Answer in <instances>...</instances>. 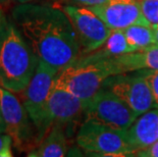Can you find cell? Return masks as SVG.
Wrapping results in <instances>:
<instances>
[{
  "label": "cell",
  "instance_id": "cell-1",
  "mask_svg": "<svg viewBox=\"0 0 158 157\" xmlns=\"http://www.w3.org/2000/svg\"><path fill=\"white\" fill-rule=\"evenodd\" d=\"M10 18L42 60L58 72L81 56L78 35L62 6L51 2L15 5Z\"/></svg>",
  "mask_w": 158,
  "mask_h": 157
},
{
  "label": "cell",
  "instance_id": "cell-2",
  "mask_svg": "<svg viewBox=\"0 0 158 157\" xmlns=\"http://www.w3.org/2000/svg\"><path fill=\"white\" fill-rule=\"evenodd\" d=\"M39 58L10 15L4 13L0 24V85L13 93L27 88Z\"/></svg>",
  "mask_w": 158,
  "mask_h": 157
},
{
  "label": "cell",
  "instance_id": "cell-3",
  "mask_svg": "<svg viewBox=\"0 0 158 157\" xmlns=\"http://www.w3.org/2000/svg\"><path fill=\"white\" fill-rule=\"evenodd\" d=\"M110 76H113V71L108 59L93 58L85 54L61 69L56 76V82L87 106Z\"/></svg>",
  "mask_w": 158,
  "mask_h": 157
},
{
  "label": "cell",
  "instance_id": "cell-4",
  "mask_svg": "<svg viewBox=\"0 0 158 157\" xmlns=\"http://www.w3.org/2000/svg\"><path fill=\"white\" fill-rule=\"evenodd\" d=\"M58 72L48 63L39 60L29 85L21 92L22 102L36 129L38 144L52 126L48 116V101Z\"/></svg>",
  "mask_w": 158,
  "mask_h": 157
},
{
  "label": "cell",
  "instance_id": "cell-5",
  "mask_svg": "<svg viewBox=\"0 0 158 157\" xmlns=\"http://www.w3.org/2000/svg\"><path fill=\"white\" fill-rule=\"evenodd\" d=\"M77 144L90 153L102 156H132L126 132L113 130L93 119L86 118L81 123L76 136Z\"/></svg>",
  "mask_w": 158,
  "mask_h": 157
},
{
  "label": "cell",
  "instance_id": "cell-6",
  "mask_svg": "<svg viewBox=\"0 0 158 157\" xmlns=\"http://www.w3.org/2000/svg\"><path fill=\"white\" fill-rule=\"evenodd\" d=\"M15 94L0 85V109L13 147L28 153L38 144L37 132L22 100Z\"/></svg>",
  "mask_w": 158,
  "mask_h": 157
},
{
  "label": "cell",
  "instance_id": "cell-7",
  "mask_svg": "<svg viewBox=\"0 0 158 157\" xmlns=\"http://www.w3.org/2000/svg\"><path fill=\"white\" fill-rule=\"evenodd\" d=\"M85 119H93L113 130L127 132L138 115L108 89L101 88L86 106Z\"/></svg>",
  "mask_w": 158,
  "mask_h": 157
},
{
  "label": "cell",
  "instance_id": "cell-8",
  "mask_svg": "<svg viewBox=\"0 0 158 157\" xmlns=\"http://www.w3.org/2000/svg\"><path fill=\"white\" fill-rule=\"evenodd\" d=\"M102 88L118 96L138 116L154 107L152 91L145 69L110 76L103 82Z\"/></svg>",
  "mask_w": 158,
  "mask_h": 157
},
{
  "label": "cell",
  "instance_id": "cell-9",
  "mask_svg": "<svg viewBox=\"0 0 158 157\" xmlns=\"http://www.w3.org/2000/svg\"><path fill=\"white\" fill-rule=\"evenodd\" d=\"M62 9L69 15L78 35L81 55L89 54L102 47L112 30L92 9L72 4H64Z\"/></svg>",
  "mask_w": 158,
  "mask_h": 157
},
{
  "label": "cell",
  "instance_id": "cell-10",
  "mask_svg": "<svg viewBox=\"0 0 158 157\" xmlns=\"http://www.w3.org/2000/svg\"><path fill=\"white\" fill-rule=\"evenodd\" d=\"M86 105L69 91L54 83L48 101V116L51 126L58 123L63 126L76 125L85 116Z\"/></svg>",
  "mask_w": 158,
  "mask_h": 157
},
{
  "label": "cell",
  "instance_id": "cell-11",
  "mask_svg": "<svg viewBox=\"0 0 158 157\" xmlns=\"http://www.w3.org/2000/svg\"><path fill=\"white\" fill-rule=\"evenodd\" d=\"M89 7L111 30H124L133 25L152 26L145 19L138 1L110 2Z\"/></svg>",
  "mask_w": 158,
  "mask_h": 157
},
{
  "label": "cell",
  "instance_id": "cell-12",
  "mask_svg": "<svg viewBox=\"0 0 158 157\" xmlns=\"http://www.w3.org/2000/svg\"><path fill=\"white\" fill-rule=\"evenodd\" d=\"M133 155L158 141V108L148 110L139 115L126 132Z\"/></svg>",
  "mask_w": 158,
  "mask_h": 157
},
{
  "label": "cell",
  "instance_id": "cell-13",
  "mask_svg": "<svg viewBox=\"0 0 158 157\" xmlns=\"http://www.w3.org/2000/svg\"><path fill=\"white\" fill-rule=\"evenodd\" d=\"M108 61L113 71V75L143 69L158 71V44H154L142 51L109 57Z\"/></svg>",
  "mask_w": 158,
  "mask_h": 157
},
{
  "label": "cell",
  "instance_id": "cell-14",
  "mask_svg": "<svg viewBox=\"0 0 158 157\" xmlns=\"http://www.w3.org/2000/svg\"><path fill=\"white\" fill-rule=\"evenodd\" d=\"M65 126L54 123L44 139L28 152L29 157H62L68 153Z\"/></svg>",
  "mask_w": 158,
  "mask_h": 157
},
{
  "label": "cell",
  "instance_id": "cell-15",
  "mask_svg": "<svg viewBox=\"0 0 158 157\" xmlns=\"http://www.w3.org/2000/svg\"><path fill=\"white\" fill-rule=\"evenodd\" d=\"M130 52L133 50L127 43L123 30L116 29L112 30L102 47L89 53V55L93 58H109Z\"/></svg>",
  "mask_w": 158,
  "mask_h": 157
},
{
  "label": "cell",
  "instance_id": "cell-16",
  "mask_svg": "<svg viewBox=\"0 0 158 157\" xmlns=\"http://www.w3.org/2000/svg\"><path fill=\"white\" fill-rule=\"evenodd\" d=\"M133 52L142 51L156 44L152 26L133 25L123 30Z\"/></svg>",
  "mask_w": 158,
  "mask_h": 157
},
{
  "label": "cell",
  "instance_id": "cell-17",
  "mask_svg": "<svg viewBox=\"0 0 158 157\" xmlns=\"http://www.w3.org/2000/svg\"><path fill=\"white\" fill-rule=\"evenodd\" d=\"M144 16L151 25L158 24V0H139Z\"/></svg>",
  "mask_w": 158,
  "mask_h": 157
},
{
  "label": "cell",
  "instance_id": "cell-18",
  "mask_svg": "<svg viewBox=\"0 0 158 157\" xmlns=\"http://www.w3.org/2000/svg\"><path fill=\"white\" fill-rule=\"evenodd\" d=\"M58 2H63L64 4H72V5H80V6H95V5H102L110 2H129V1H136V0H56Z\"/></svg>",
  "mask_w": 158,
  "mask_h": 157
},
{
  "label": "cell",
  "instance_id": "cell-19",
  "mask_svg": "<svg viewBox=\"0 0 158 157\" xmlns=\"http://www.w3.org/2000/svg\"><path fill=\"white\" fill-rule=\"evenodd\" d=\"M145 73L148 82H149L151 91H152L154 107L158 108V71L145 69Z\"/></svg>",
  "mask_w": 158,
  "mask_h": 157
},
{
  "label": "cell",
  "instance_id": "cell-20",
  "mask_svg": "<svg viewBox=\"0 0 158 157\" xmlns=\"http://www.w3.org/2000/svg\"><path fill=\"white\" fill-rule=\"evenodd\" d=\"M12 146L13 142L11 137L7 133H0V157L12 156Z\"/></svg>",
  "mask_w": 158,
  "mask_h": 157
},
{
  "label": "cell",
  "instance_id": "cell-21",
  "mask_svg": "<svg viewBox=\"0 0 158 157\" xmlns=\"http://www.w3.org/2000/svg\"><path fill=\"white\" fill-rule=\"evenodd\" d=\"M134 155L142 157H158V141L145 149L137 151Z\"/></svg>",
  "mask_w": 158,
  "mask_h": 157
},
{
  "label": "cell",
  "instance_id": "cell-22",
  "mask_svg": "<svg viewBox=\"0 0 158 157\" xmlns=\"http://www.w3.org/2000/svg\"><path fill=\"white\" fill-rule=\"evenodd\" d=\"M0 133H6V125L4 122V119H3L1 109H0Z\"/></svg>",
  "mask_w": 158,
  "mask_h": 157
},
{
  "label": "cell",
  "instance_id": "cell-23",
  "mask_svg": "<svg viewBox=\"0 0 158 157\" xmlns=\"http://www.w3.org/2000/svg\"><path fill=\"white\" fill-rule=\"evenodd\" d=\"M152 28L154 32V37H155V42H156V44H158V24L152 25Z\"/></svg>",
  "mask_w": 158,
  "mask_h": 157
},
{
  "label": "cell",
  "instance_id": "cell-24",
  "mask_svg": "<svg viewBox=\"0 0 158 157\" xmlns=\"http://www.w3.org/2000/svg\"><path fill=\"white\" fill-rule=\"evenodd\" d=\"M18 4H22V3H30V2H39L42 0H15Z\"/></svg>",
  "mask_w": 158,
  "mask_h": 157
},
{
  "label": "cell",
  "instance_id": "cell-25",
  "mask_svg": "<svg viewBox=\"0 0 158 157\" xmlns=\"http://www.w3.org/2000/svg\"><path fill=\"white\" fill-rule=\"evenodd\" d=\"M10 2V0H0V5H5Z\"/></svg>",
  "mask_w": 158,
  "mask_h": 157
},
{
  "label": "cell",
  "instance_id": "cell-26",
  "mask_svg": "<svg viewBox=\"0 0 158 157\" xmlns=\"http://www.w3.org/2000/svg\"><path fill=\"white\" fill-rule=\"evenodd\" d=\"M4 15V11L2 10V8L0 7V24H1V21H2V18Z\"/></svg>",
  "mask_w": 158,
  "mask_h": 157
},
{
  "label": "cell",
  "instance_id": "cell-27",
  "mask_svg": "<svg viewBox=\"0 0 158 157\" xmlns=\"http://www.w3.org/2000/svg\"><path fill=\"white\" fill-rule=\"evenodd\" d=\"M136 1H139V0H136Z\"/></svg>",
  "mask_w": 158,
  "mask_h": 157
}]
</instances>
